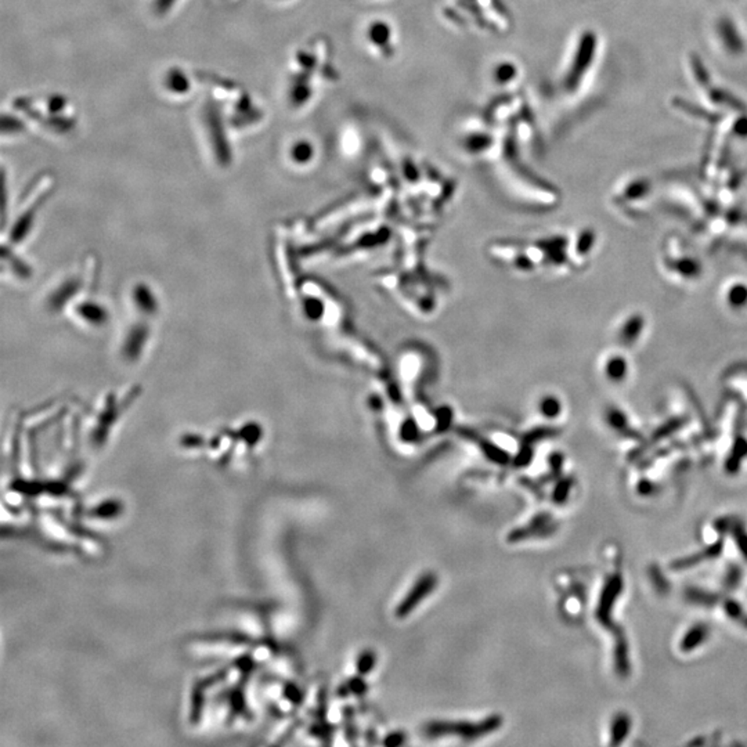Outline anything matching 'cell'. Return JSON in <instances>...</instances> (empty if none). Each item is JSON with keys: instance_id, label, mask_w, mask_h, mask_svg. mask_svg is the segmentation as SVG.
Returning a JSON list of instances; mask_svg holds the SVG:
<instances>
[{"instance_id": "cell-5", "label": "cell", "mask_w": 747, "mask_h": 747, "mask_svg": "<svg viewBox=\"0 0 747 747\" xmlns=\"http://www.w3.org/2000/svg\"><path fill=\"white\" fill-rule=\"evenodd\" d=\"M377 664V656L376 653H374L372 651H364L360 653L357 662H356V668H357V673L360 675H367L369 674L374 667H376Z\"/></svg>"}, {"instance_id": "cell-1", "label": "cell", "mask_w": 747, "mask_h": 747, "mask_svg": "<svg viewBox=\"0 0 747 747\" xmlns=\"http://www.w3.org/2000/svg\"><path fill=\"white\" fill-rule=\"evenodd\" d=\"M502 721L500 714H493L480 721H432L424 726V733L429 737L453 735L467 740H476L500 729Z\"/></svg>"}, {"instance_id": "cell-2", "label": "cell", "mask_w": 747, "mask_h": 747, "mask_svg": "<svg viewBox=\"0 0 747 747\" xmlns=\"http://www.w3.org/2000/svg\"><path fill=\"white\" fill-rule=\"evenodd\" d=\"M438 583H439V579H438V576L435 573L429 572V573L422 575L416 582L413 589L407 593V595L398 605V608L395 611L396 617L398 619H406L407 616H410L418 608V605L424 600H427L436 590Z\"/></svg>"}, {"instance_id": "cell-8", "label": "cell", "mask_w": 747, "mask_h": 747, "mask_svg": "<svg viewBox=\"0 0 747 747\" xmlns=\"http://www.w3.org/2000/svg\"><path fill=\"white\" fill-rule=\"evenodd\" d=\"M569 490H571V482L569 480H564L560 482L556 487H555V491H553V495L552 498L555 500V502L557 504H562L564 501L568 500V495H569Z\"/></svg>"}, {"instance_id": "cell-3", "label": "cell", "mask_w": 747, "mask_h": 747, "mask_svg": "<svg viewBox=\"0 0 747 747\" xmlns=\"http://www.w3.org/2000/svg\"><path fill=\"white\" fill-rule=\"evenodd\" d=\"M717 32L721 35L724 48L730 54H739L743 52V41L740 39L739 31L732 21L728 19H721L717 24Z\"/></svg>"}, {"instance_id": "cell-6", "label": "cell", "mask_w": 747, "mask_h": 747, "mask_svg": "<svg viewBox=\"0 0 747 747\" xmlns=\"http://www.w3.org/2000/svg\"><path fill=\"white\" fill-rule=\"evenodd\" d=\"M362 677V675H361ZM361 677H353L350 678L343 686L339 688V696H347L350 693L353 695H357V696H361L367 692L368 686L367 684L362 681Z\"/></svg>"}, {"instance_id": "cell-9", "label": "cell", "mask_w": 747, "mask_h": 747, "mask_svg": "<svg viewBox=\"0 0 747 747\" xmlns=\"http://www.w3.org/2000/svg\"><path fill=\"white\" fill-rule=\"evenodd\" d=\"M405 741H406V733L402 730H396V732L389 733L385 737L384 744L388 747H398V746H402Z\"/></svg>"}, {"instance_id": "cell-4", "label": "cell", "mask_w": 747, "mask_h": 747, "mask_svg": "<svg viewBox=\"0 0 747 747\" xmlns=\"http://www.w3.org/2000/svg\"><path fill=\"white\" fill-rule=\"evenodd\" d=\"M548 527H549V516H548V513H541L537 518H534L530 523H527V524H524L522 527L513 529L508 534L506 540H508V542H520V541H524L527 538H531V535L544 533L545 529H548Z\"/></svg>"}, {"instance_id": "cell-7", "label": "cell", "mask_w": 747, "mask_h": 747, "mask_svg": "<svg viewBox=\"0 0 747 747\" xmlns=\"http://www.w3.org/2000/svg\"><path fill=\"white\" fill-rule=\"evenodd\" d=\"M343 721H345V733L349 743H356L357 740V730L354 724V714L350 707L343 708Z\"/></svg>"}]
</instances>
